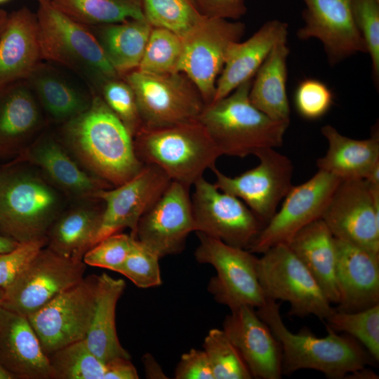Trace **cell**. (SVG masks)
Listing matches in <instances>:
<instances>
[{"mask_svg":"<svg viewBox=\"0 0 379 379\" xmlns=\"http://www.w3.org/2000/svg\"><path fill=\"white\" fill-rule=\"evenodd\" d=\"M62 135L82 165L111 185L123 184L144 166L133 136L99 95L92 98L84 112L65 122Z\"/></svg>","mask_w":379,"mask_h":379,"instance_id":"cell-1","label":"cell"},{"mask_svg":"<svg viewBox=\"0 0 379 379\" xmlns=\"http://www.w3.org/2000/svg\"><path fill=\"white\" fill-rule=\"evenodd\" d=\"M258 315L279 341L282 353V373L313 369L332 379L345 376L375 361L366 349L350 335H338L326 326L327 335L317 337L309 330L292 333L285 326L280 305L267 298Z\"/></svg>","mask_w":379,"mask_h":379,"instance_id":"cell-2","label":"cell"},{"mask_svg":"<svg viewBox=\"0 0 379 379\" xmlns=\"http://www.w3.org/2000/svg\"><path fill=\"white\" fill-rule=\"evenodd\" d=\"M252 81L206 105L197 119L222 155L243 158L283 144L290 122L272 119L251 102Z\"/></svg>","mask_w":379,"mask_h":379,"instance_id":"cell-3","label":"cell"},{"mask_svg":"<svg viewBox=\"0 0 379 379\" xmlns=\"http://www.w3.org/2000/svg\"><path fill=\"white\" fill-rule=\"evenodd\" d=\"M136 155L144 165L161 169L171 181L190 187L222 154L198 121L142 128L134 137Z\"/></svg>","mask_w":379,"mask_h":379,"instance_id":"cell-4","label":"cell"},{"mask_svg":"<svg viewBox=\"0 0 379 379\" xmlns=\"http://www.w3.org/2000/svg\"><path fill=\"white\" fill-rule=\"evenodd\" d=\"M61 205L58 192L36 173L16 165L0 170V234L19 243L46 237Z\"/></svg>","mask_w":379,"mask_h":379,"instance_id":"cell-5","label":"cell"},{"mask_svg":"<svg viewBox=\"0 0 379 379\" xmlns=\"http://www.w3.org/2000/svg\"><path fill=\"white\" fill-rule=\"evenodd\" d=\"M36 15L41 59L73 70L100 90L107 81L121 78L86 25L72 19L51 1L39 2Z\"/></svg>","mask_w":379,"mask_h":379,"instance_id":"cell-6","label":"cell"},{"mask_svg":"<svg viewBox=\"0 0 379 379\" xmlns=\"http://www.w3.org/2000/svg\"><path fill=\"white\" fill-rule=\"evenodd\" d=\"M124 77L134 92L142 128L196 121L206 106L198 88L182 72L154 74L135 69Z\"/></svg>","mask_w":379,"mask_h":379,"instance_id":"cell-7","label":"cell"},{"mask_svg":"<svg viewBox=\"0 0 379 379\" xmlns=\"http://www.w3.org/2000/svg\"><path fill=\"white\" fill-rule=\"evenodd\" d=\"M258 258V276L265 298L286 301L289 314L325 320L334 308L319 284L286 244L275 245Z\"/></svg>","mask_w":379,"mask_h":379,"instance_id":"cell-8","label":"cell"},{"mask_svg":"<svg viewBox=\"0 0 379 379\" xmlns=\"http://www.w3.org/2000/svg\"><path fill=\"white\" fill-rule=\"evenodd\" d=\"M197 234L199 244L194 252L196 260L212 265L216 272L208 285L214 299L230 310L241 306H262L267 298L258 279V258L247 249L228 245L200 232Z\"/></svg>","mask_w":379,"mask_h":379,"instance_id":"cell-9","label":"cell"},{"mask_svg":"<svg viewBox=\"0 0 379 379\" xmlns=\"http://www.w3.org/2000/svg\"><path fill=\"white\" fill-rule=\"evenodd\" d=\"M245 29L239 21L204 16L182 37L178 72L194 83L206 105L213 101L216 81L230 46L240 41Z\"/></svg>","mask_w":379,"mask_h":379,"instance_id":"cell-10","label":"cell"},{"mask_svg":"<svg viewBox=\"0 0 379 379\" xmlns=\"http://www.w3.org/2000/svg\"><path fill=\"white\" fill-rule=\"evenodd\" d=\"M86 265L42 248L25 269L3 289L1 307L26 317L79 283Z\"/></svg>","mask_w":379,"mask_h":379,"instance_id":"cell-11","label":"cell"},{"mask_svg":"<svg viewBox=\"0 0 379 379\" xmlns=\"http://www.w3.org/2000/svg\"><path fill=\"white\" fill-rule=\"evenodd\" d=\"M98 275L84 277L27 317L45 353L85 339L95 306Z\"/></svg>","mask_w":379,"mask_h":379,"instance_id":"cell-12","label":"cell"},{"mask_svg":"<svg viewBox=\"0 0 379 379\" xmlns=\"http://www.w3.org/2000/svg\"><path fill=\"white\" fill-rule=\"evenodd\" d=\"M255 156L259 164L238 176H227L215 166L211 170L216 177L215 186L241 199L265 226L293 186V167L288 157L273 148L262 149Z\"/></svg>","mask_w":379,"mask_h":379,"instance_id":"cell-13","label":"cell"},{"mask_svg":"<svg viewBox=\"0 0 379 379\" xmlns=\"http://www.w3.org/2000/svg\"><path fill=\"white\" fill-rule=\"evenodd\" d=\"M194 185L192 205L195 232L248 249L263 223L241 199L220 191L203 177Z\"/></svg>","mask_w":379,"mask_h":379,"instance_id":"cell-14","label":"cell"},{"mask_svg":"<svg viewBox=\"0 0 379 379\" xmlns=\"http://www.w3.org/2000/svg\"><path fill=\"white\" fill-rule=\"evenodd\" d=\"M321 218L335 238L379 252V187L341 180Z\"/></svg>","mask_w":379,"mask_h":379,"instance_id":"cell-15","label":"cell"},{"mask_svg":"<svg viewBox=\"0 0 379 379\" xmlns=\"http://www.w3.org/2000/svg\"><path fill=\"white\" fill-rule=\"evenodd\" d=\"M342 180L324 171L307 181L292 186L281 209L263 227L249 247L251 253H263L279 244H288L300 230L319 219Z\"/></svg>","mask_w":379,"mask_h":379,"instance_id":"cell-16","label":"cell"},{"mask_svg":"<svg viewBox=\"0 0 379 379\" xmlns=\"http://www.w3.org/2000/svg\"><path fill=\"white\" fill-rule=\"evenodd\" d=\"M171 182L159 168L144 165L135 176L123 184L97 192L95 198L105 201V207L95 244L124 228H129L130 235L135 238L140 218L157 202Z\"/></svg>","mask_w":379,"mask_h":379,"instance_id":"cell-17","label":"cell"},{"mask_svg":"<svg viewBox=\"0 0 379 379\" xmlns=\"http://www.w3.org/2000/svg\"><path fill=\"white\" fill-rule=\"evenodd\" d=\"M190 187L171 181L157 202L140 219L135 239L159 258L182 251L195 232Z\"/></svg>","mask_w":379,"mask_h":379,"instance_id":"cell-18","label":"cell"},{"mask_svg":"<svg viewBox=\"0 0 379 379\" xmlns=\"http://www.w3.org/2000/svg\"><path fill=\"white\" fill-rule=\"evenodd\" d=\"M305 25L297 32L302 40L319 39L331 65L357 53H366L355 24L352 0H302Z\"/></svg>","mask_w":379,"mask_h":379,"instance_id":"cell-19","label":"cell"},{"mask_svg":"<svg viewBox=\"0 0 379 379\" xmlns=\"http://www.w3.org/2000/svg\"><path fill=\"white\" fill-rule=\"evenodd\" d=\"M230 311L222 330L239 352L252 377L281 378V348L270 327L252 307L241 306Z\"/></svg>","mask_w":379,"mask_h":379,"instance_id":"cell-20","label":"cell"},{"mask_svg":"<svg viewBox=\"0 0 379 379\" xmlns=\"http://www.w3.org/2000/svg\"><path fill=\"white\" fill-rule=\"evenodd\" d=\"M338 310L352 312L379 304V252L335 238Z\"/></svg>","mask_w":379,"mask_h":379,"instance_id":"cell-21","label":"cell"},{"mask_svg":"<svg viewBox=\"0 0 379 379\" xmlns=\"http://www.w3.org/2000/svg\"><path fill=\"white\" fill-rule=\"evenodd\" d=\"M0 365L23 379H53L48 356L27 317L0 308Z\"/></svg>","mask_w":379,"mask_h":379,"instance_id":"cell-22","label":"cell"},{"mask_svg":"<svg viewBox=\"0 0 379 379\" xmlns=\"http://www.w3.org/2000/svg\"><path fill=\"white\" fill-rule=\"evenodd\" d=\"M41 59L36 13L27 7L8 13L0 34V88L27 80Z\"/></svg>","mask_w":379,"mask_h":379,"instance_id":"cell-23","label":"cell"},{"mask_svg":"<svg viewBox=\"0 0 379 379\" xmlns=\"http://www.w3.org/2000/svg\"><path fill=\"white\" fill-rule=\"evenodd\" d=\"M287 23L271 20L263 24L246 41L230 48L215 86L213 102L224 98L246 81L253 79L273 48L287 41Z\"/></svg>","mask_w":379,"mask_h":379,"instance_id":"cell-24","label":"cell"},{"mask_svg":"<svg viewBox=\"0 0 379 379\" xmlns=\"http://www.w3.org/2000/svg\"><path fill=\"white\" fill-rule=\"evenodd\" d=\"M41 124L39 107L27 80L0 88V160L20 156Z\"/></svg>","mask_w":379,"mask_h":379,"instance_id":"cell-25","label":"cell"},{"mask_svg":"<svg viewBox=\"0 0 379 379\" xmlns=\"http://www.w3.org/2000/svg\"><path fill=\"white\" fill-rule=\"evenodd\" d=\"M39 167L58 187L75 197H93L111 185L83 171L54 139L36 141L20 155Z\"/></svg>","mask_w":379,"mask_h":379,"instance_id":"cell-26","label":"cell"},{"mask_svg":"<svg viewBox=\"0 0 379 379\" xmlns=\"http://www.w3.org/2000/svg\"><path fill=\"white\" fill-rule=\"evenodd\" d=\"M305 265L329 302L338 304L335 238L321 218L300 230L287 244Z\"/></svg>","mask_w":379,"mask_h":379,"instance_id":"cell-27","label":"cell"},{"mask_svg":"<svg viewBox=\"0 0 379 379\" xmlns=\"http://www.w3.org/2000/svg\"><path fill=\"white\" fill-rule=\"evenodd\" d=\"M126 283L106 273L98 275L95 306L84 339L90 350L105 364L114 359H131L121 345L116 328V307Z\"/></svg>","mask_w":379,"mask_h":379,"instance_id":"cell-28","label":"cell"},{"mask_svg":"<svg viewBox=\"0 0 379 379\" xmlns=\"http://www.w3.org/2000/svg\"><path fill=\"white\" fill-rule=\"evenodd\" d=\"M328 148L317 161L319 170L329 173L342 180L366 179L379 162V138L376 135L356 140L340 134L331 125L321 129Z\"/></svg>","mask_w":379,"mask_h":379,"instance_id":"cell-29","label":"cell"},{"mask_svg":"<svg viewBox=\"0 0 379 379\" xmlns=\"http://www.w3.org/2000/svg\"><path fill=\"white\" fill-rule=\"evenodd\" d=\"M287 41L277 44L253 79L249 91L251 102L272 119L290 122V106L286 93Z\"/></svg>","mask_w":379,"mask_h":379,"instance_id":"cell-30","label":"cell"},{"mask_svg":"<svg viewBox=\"0 0 379 379\" xmlns=\"http://www.w3.org/2000/svg\"><path fill=\"white\" fill-rule=\"evenodd\" d=\"M152 27L145 18L99 25L95 36L121 77L138 69Z\"/></svg>","mask_w":379,"mask_h":379,"instance_id":"cell-31","label":"cell"},{"mask_svg":"<svg viewBox=\"0 0 379 379\" xmlns=\"http://www.w3.org/2000/svg\"><path fill=\"white\" fill-rule=\"evenodd\" d=\"M102 211L79 206L60 213L49 228L48 248L58 255L83 260L84 254L95 245Z\"/></svg>","mask_w":379,"mask_h":379,"instance_id":"cell-32","label":"cell"},{"mask_svg":"<svg viewBox=\"0 0 379 379\" xmlns=\"http://www.w3.org/2000/svg\"><path fill=\"white\" fill-rule=\"evenodd\" d=\"M27 81L44 109L58 121L78 116L92 100L59 72L40 63Z\"/></svg>","mask_w":379,"mask_h":379,"instance_id":"cell-33","label":"cell"},{"mask_svg":"<svg viewBox=\"0 0 379 379\" xmlns=\"http://www.w3.org/2000/svg\"><path fill=\"white\" fill-rule=\"evenodd\" d=\"M51 4L84 25H102L145 18L142 0H52Z\"/></svg>","mask_w":379,"mask_h":379,"instance_id":"cell-34","label":"cell"},{"mask_svg":"<svg viewBox=\"0 0 379 379\" xmlns=\"http://www.w3.org/2000/svg\"><path fill=\"white\" fill-rule=\"evenodd\" d=\"M48 358L53 379H103L105 364L84 339L55 351Z\"/></svg>","mask_w":379,"mask_h":379,"instance_id":"cell-35","label":"cell"},{"mask_svg":"<svg viewBox=\"0 0 379 379\" xmlns=\"http://www.w3.org/2000/svg\"><path fill=\"white\" fill-rule=\"evenodd\" d=\"M145 20L153 27L170 30L180 37L205 15L194 0H142Z\"/></svg>","mask_w":379,"mask_h":379,"instance_id":"cell-36","label":"cell"},{"mask_svg":"<svg viewBox=\"0 0 379 379\" xmlns=\"http://www.w3.org/2000/svg\"><path fill=\"white\" fill-rule=\"evenodd\" d=\"M325 320L335 331H343L354 338L378 361L379 304L352 312L334 309Z\"/></svg>","mask_w":379,"mask_h":379,"instance_id":"cell-37","label":"cell"},{"mask_svg":"<svg viewBox=\"0 0 379 379\" xmlns=\"http://www.w3.org/2000/svg\"><path fill=\"white\" fill-rule=\"evenodd\" d=\"M182 37L166 29L152 27L138 70L154 74L178 72Z\"/></svg>","mask_w":379,"mask_h":379,"instance_id":"cell-38","label":"cell"},{"mask_svg":"<svg viewBox=\"0 0 379 379\" xmlns=\"http://www.w3.org/2000/svg\"><path fill=\"white\" fill-rule=\"evenodd\" d=\"M203 347L214 379L253 378L239 352L222 329H211L204 338Z\"/></svg>","mask_w":379,"mask_h":379,"instance_id":"cell-39","label":"cell"},{"mask_svg":"<svg viewBox=\"0 0 379 379\" xmlns=\"http://www.w3.org/2000/svg\"><path fill=\"white\" fill-rule=\"evenodd\" d=\"M102 98L123 123L133 138L142 128L134 92L121 78L105 82L100 88Z\"/></svg>","mask_w":379,"mask_h":379,"instance_id":"cell-40","label":"cell"},{"mask_svg":"<svg viewBox=\"0 0 379 379\" xmlns=\"http://www.w3.org/2000/svg\"><path fill=\"white\" fill-rule=\"evenodd\" d=\"M159 256L134 238L130 252L119 273L137 287L147 288L162 283Z\"/></svg>","mask_w":379,"mask_h":379,"instance_id":"cell-41","label":"cell"},{"mask_svg":"<svg viewBox=\"0 0 379 379\" xmlns=\"http://www.w3.org/2000/svg\"><path fill=\"white\" fill-rule=\"evenodd\" d=\"M357 27L371 57L375 80L379 77V0H352Z\"/></svg>","mask_w":379,"mask_h":379,"instance_id":"cell-42","label":"cell"},{"mask_svg":"<svg viewBox=\"0 0 379 379\" xmlns=\"http://www.w3.org/2000/svg\"><path fill=\"white\" fill-rule=\"evenodd\" d=\"M133 239L126 234H111L87 251L83 261L90 266L119 272L130 252Z\"/></svg>","mask_w":379,"mask_h":379,"instance_id":"cell-43","label":"cell"},{"mask_svg":"<svg viewBox=\"0 0 379 379\" xmlns=\"http://www.w3.org/2000/svg\"><path fill=\"white\" fill-rule=\"evenodd\" d=\"M333 96L322 81L307 79L298 86L294 95L295 107L298 114L307 119L323 117L331 108Z\"/></svg>","mask_w":379,"mask_h":379,"instance_id":"cell-44","label":"cell"},{"mask_svg":"<svg viewBox=\"0 0 379 379\" xmlns=\"http://www.w3.org/2000/svg\"><path fill=\"white\" fill-rule=\"evenodd\" d=\"M47 244L46 237L20 243L13 250L0 254V288H5L25 269Z\"/></svg>","mask_w":379,"mask_h":379,"instance_id":"cell-45","label":"cell"},{"mask_svg":"<svg viewBox=\"0 0 379 379\" xmlns=\"http://www.w3.org/2000/svg\"><path fill=\"white\" fill-rule=\"evenodd\" d=\"M175 379H214L204 350L191 349L184 353L175 370Z\"/></svg>","mask_w":379,"mask_h":379,"instance_id":"cell-46","label":"cell"},{"mask_svg":"<svg viewBox=\"0 0 379 379\" xmlns=\"http://www.w3.org/2000/svg\"><path fill=\"white\" fill-rule=\"evenodd\" d=\"M199 11L209 18L238 20L245 15V0H194Z\"/></svg>","mask_w":379,"mask_h":379,"instance_id":"cell-47","label":"cell"},{"mask_svg":"<svg viewBox=\"0 0 379 379\" xmlns=\"http://www.w3.org/2000/svg\"><path fill=\"white\" fill-rule=\"evenodd\" d=\"M137 370L130 359L119 357L105 363L103 379H138Z\"/></svg>","mask_w":379,"mask_h":379,"instance_id":"cell-48","label":"cell"},{"mask_svg":"<svg viewBox=\"0 0 379 379\" xmlns=\"http://www.w3.org/2000/svg\"><path fill=\"white\" fill-rule=\"evenodd\" d=\"M143 364L146 375L150 378H166L161 368L150 354H145L143 357Z\"/></svg>","mask_w":379,"mask_h":379,"instance_id":"cell-49","label":"cell"},{"mask_svg":"<svg viewBox=\"0 0 379 379\" xmlns=\"http://www.w3.org/2000/svg\"><path fill=\"white\" fill-rule=\"evenodd\" d=\"M345 378L352 379H376L378 375L371 370L367 369L365 367L358 369L354 372L347 374Z\"/></svg>","mask_w":379,"mask_h":379,"instance_id":"cell-50","label":"cell"},{"mask_svg":"<svg viewBox=\"0 0 379 379\" xmlns=\"http://www.w3.org/2000/svg\"><path fill=\"white\" fill-rule=\"evenodd\" d=\"M19 244L17 241L0 234V254L13 250Z\"/></svg>","mask_w":379,"mask_h":379,"instance_id":"cell-51","label":"cell"},{"mask_svg":"<svg viewBox=\"0 0 379 379\" xmlns=\"http://www.w3.org/2000/svg\"><path fill=\"white\" fill-rule=\"evenodd\" d=\"M15 376L0 365V379H15Z\"/></svg>","mask_w":379,"mask_h":379,"instance_id":"cell-52","label":"cell"},{"mask_svg":"<svg viewBox=\"0 0 379 379\" xmlns=\"http://www.w3.org/2000/svg\"><path fill=\"white\" fill-rule=\"evenodd\" d=\"M7 15L8 13L6 11L0 8V34L6 20Z\"/></svg>","mask_w":379,"mask_h":379,"instance_id":"cell-53","label":"cell"},{"mask_svg":"<svg viewBox=\"0 0 379 379\" xmlns=\"http://www.w3.org/2000/svg\"><path fill=\"white\" fill-rule=\"evenodd\" d=\"M3 296V288H0V308L1 307V303Z\"/></svg>","mask_w":379,"mask_h":379,"instance_id":"cell-54","label":"cell"},{"mask_svg":"<svg viewBox=\"0 0 379 379\" xmlns=\"http://www.w3.org/2000/svg\"><path fill=\"white\" fill-rule=\"evenodd\" d=\"M8 1H9V0H0V4H4L5 2H7Z\"/></svg>","mask_w":379,"mask_h":379,"instance_id":"cell-55","label":"cell"},{"mask_svg":"<svg viewBox=\"0 0 379 379\" xmlns=\"http://www.w3.org/2000/svg\"><path fill=\"white\" fill-rule=\"evenodd\" d=\"M38 2H40V1H51L52 0H36Z\"/></svg>","mask_w":379,"mask_h":379,"instance_id":"cell-56","label":"cell"}]
</instances>
